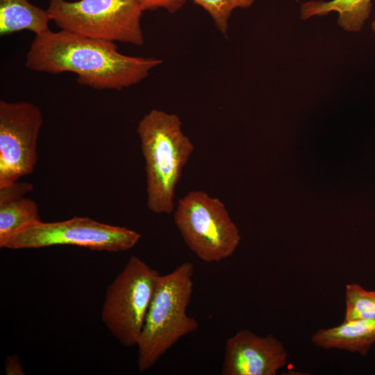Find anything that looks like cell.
Segmentation results:
<instances>
[{
    "instance_id": "6da1fadb",
    "label": "cell",
    "mask_w": 375,
    "mask_h": 375,
    "mask_svg": "<svg viewBox=\"0 0 375 375\" xmlns=\"http://www.w3.org/2000/svg\"><path fill=\"white\" fill-rule=\"evenodd\" d=\"M161 63L156 58L124 55L115 42L49 29L35 36L25 66L51 74L72 72L80 85L120 90L142 81Z\"/></svg>"
},
{
    "instance_id": "7a4b0ae2",
    "label": "cell",
    "mask_w": 375,
    "mask_h": 375,
    "mask_svg": "<svg viewBox=\"0 0 375 375\" xmlns=\"http://www.w3.org/2000/svg\"><path fill=\"white\" fill-rule=\"evenodd\" d=\"M137 133L145 161L147 206L155 214L175 208V192L194 146L176 114L153 109L140 120Z\"/></svg>"
},
{
    "instance_id": "3957f363",
    "label": "cell",
    "mask_w": 375,
    "mask_h": 375,
    "mask_svg": "<svg viewBox=\"0 0 375 375\" xmlns=\"http://www.w3.org/2000/svg\"><path fill=\"white\" fill-rule=\"evenodd\" d=\"M194 265L184 262L160 275L137 344L138 368H151L181 338L199 329L187 314L193 292Z\"/></svg>"
},
{
    "instance_id": "277c9868",
    "label": "cell",
    "mask_w": 375,
    "mask_h": 375,
    "mask_svg": "<svg viewBox=\"0 0 375 375\" xmlns=\"http://www.w3.org/2000/svg\"><path fill=\"white\" fill-rule=\"evenodd\" d=\"M47 10L60 30L136 46L144 42V10L136 0H50Z\"/></svg>"
},
{
    "instance_id": "5b68a950",
    "label": "cell",
    "mask_w": 375,
    "mask_h": 375,
    "mask_svg": "<svg viewBox=\"0 0 375 375\" xmlns=\"http://www.w3.org/2000/svg\"><path fill=\"white\" fill-rule=\"evenodd\" d=\"M174 211L185 244L201 260L219 262L234 253L241 237L219 199L202 190L190 191L178 199Z\"/></svg>"
},
{
    "instance_id": "8992f818",
    "label": "cell",
    "mask_w": 375,
    "mask_h": 375,
    "mask_svg": "<svg viewBox=\"0 0 375 375\" xmlns=\"http://www.w3.org/2000/svg\"><path fill=\"white\" fill-rule=\"evenodd\" d=\"M160 273L132 256L108 286L101 319L123 346H137Z\"/></svg>"
},
{
    "instance_id": "52a82bcc",
    "label": "cell",
    "mask_w": 375,
    "mask_h": 375,
    "mask_svg": "<svg viewBox=\"0 0 375 375\" xmlns=\"http://www.w3.org/2000/svg\"><path fill=\"white\" fill-rule=\"evenodd\" d=\"M140 238V233L125 227L74 217L60 222L30 223L8 237L0 247L24 249L74 245L92 251L119 252L133 248Z\"/></svg>"
},
{
    "instance_id": "ba28073f",
    "label": "cell",
    "mask_w": 375,
    "mask_h": 375,
    "mask_svg": "<svg viewBox=\"0 0 375 375\" xmlns=\"http://www.w3.org/2000/svg\"><path fill=\"white\" fill-rule=\"evenodd\" d=\"M43 121L40 108L31 102L0 101V186L33 172Z\"/></svg>"
},
{
    "instance_id": "9c48e42d",
    "label": "cell",
    "mask_w": 375,
    "mask_h": 375,
    "mask_svg": "<svg viewBox=\"0 0 375 375\" xmlns=\"http://www.w3.org/2000/svg\"><path fill=\"white\" fill-rule=\"evenodd\" d=\"M288 353L273 334L260 337L243 329L227 339L222 375H275L286 365Z\"/></svg>"
},
{
    "instance_id": "30bf717a",
    "label": "cell",
    "mask_w": 375,
    "mask_h": 375,
    "mask_svg": "<svg viewBox=\"0 0 375 375\" xmlns=\"http://www.w3.org/2000/svg\"><path fill=\"white\" fill-rule=\"evenodd\" d=\"M311 340L322 349L344 350L365 356L375 343V319L343 321L339 326L319 329Z\"/></svg>"
},
{
    "instance_id": "8fae6325",
    "label": "cell",
    "mask_w": 375,
    "mask_h": 375,
    "mask_svg": "<svg viewBox=\"0 0 375 375\" xmlns=\"http://www.w3.org/2000/svg\"><path fill=\"white\" fill-rule=\"evenodd\" d=\"M372 7V0L309 1L301 3L300 15L302 19L306 20L335 12L338 15V25L343 30L356 33L362 30Z\"/></svg>"
},
{
    "instance_id": "7c38bea8",
    "label": "cell",
    "mask_w": 375,
    "mask_h": 375,
    "mask_svg": "<svg viewBox=\"0 0 375 375\" xmlns=\"http://www.w3.org/2000/svg\"><path fill=\"white\" fill-rule=\"evenodd\" d=\"M51 21L47 10L27 0H0V35L28 30L35 35L50 28Z\"/></svg>"
},
{
    "instance_id": "4fadbf2b",
    "label": "cell",
    "mask_w": 375,
    "mask_h": 375,
    "mask_svg": "<svg viewBox=\"0 0 375 375\" xmlns=\"http://www.w3.org/2000/svg\"><path fill=\"white\" fill-rule=\"evenodd\" d=\"M35 201L23 197L0 204V243L24 226L40 221Z\"/></svg>"
},
{
    "instance_id": "5bb4252c",
    "label": "cell",
    "mask_w": 375,
    "mask_h": 375,
    "mask_svg": "<svg viewBox=\"0 0 375 375\" xmlns=\"http://www.w3.org/2000/svg\"><path fill=\"white\" fill-rule=\"evenodd\" d=\"M346 310L344 322L375 319V292L369 291L357 283L345 287Z\"/></svg>"
},
{
    "instance_id": "9a60e30c",
    "label": "cell",
    "mask_w": 375,
    "mask_h": 375,
    "mask_svg": "<svg viewBox=\"0 0 375 375\" xmlns=\"http://www.w3.org/2000/svg\"><path fill=\"white\" fill-rule=\"evenodd\" d=\"M203 8L212 17L219 32L226 34L228 19L236 8L251 7L255 0H192Z\"/></svg>"
},
{
    "instance_id": "2e32d148",
    "label": "cell",
    "mask_w": 375,
    "mask_h": 375,
    "mask_svg": "<svg viewBox=\"0 0 375 375\" xmlns=\"http://www.w3.org/2000/svg\"><path fill=\"white\" fill-rule=\"evenodd\" d=\"M33 188L30 183L18 181L0 186V204L22 199Z\"/></svg>"
},
{
    "instance_id": "e0dca14e",
    "label": "cell",
    "mask_w": 375,
    "mask_h": 375,
    "mask_svg": "<svg viewBox=\"0 0 375 375\" xmlns=\"http://www.w3.org/2000/svg\"><path fill=\"white\" fill-rule=\"evenodd\" d=\"M143 10H153L163 8L169 12H175L180 10L187 0H136Z\"/></svg>"
},
{
    "instance_id": "ac0fdd59",
    "label": "cell",
    "mask_w": 375,
    "mask_h": 375,
    "mask_svg": "<svg viewBox=\"0 0 375 375\" xmlns=\"http://www.w3.org/2000/svg\"><path fill=\"white\" fill-rule=\"evenodd\" d=\"M5 371L7 375H24V372L17 354L7 357L5 362Z\"/></svg>"
},
{
    "instance_id": "d6986e66",
    "label": "cell",
    "mask_w": 375,
    "mask_h": 375,
    "mask_svg": "<svg viewBox=\"0 0 375 375\" xmlns=\"http://www.w3.org/2000/svg\"><path fill=\"white\" fill-rule=\"evenodd\" d=\"M371 26H372V29L373 32L375 33V18L373 20Z\"/></svg>"
}]
</instances>
